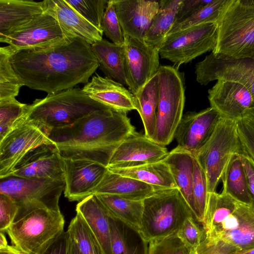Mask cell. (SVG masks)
I'll use <instances>...</instances> for the list:
<instances>
[{"mask_svg":"<svg viewBox=\"0 0 254 254\" xmlns=\"http://www.w3.org/2000/svg\"><path fill=\"white\" fill-rule=\"evenodd\" d=\"M10 62L24 85L48 94L87 84L99 67L91 45L78 37L49 48L18 51Z\"/></svg>","mask_w":254,"mask_h":254,"instance_id":"obj_1","label":"cell"},{"mask_svg":"<svg viewBox=\"0 0 254 254\" xmlns=\"http://www.w3.org/2000/svg\"><path fill=\"white\" fill-rule=\"evenodd\" d=\"M134 132L126 113L107 108L53 129L49 138L64 159L87 160L107 167L117 147Z\"/></svg>","mask_w":254,"mask_h":254,"instance_id":"obj_2","label":"cell"},{"mask_svg":"<svg viewBox=\"0 0 254 254\" xmlns=\"http://www.w3.org/2000/svg\"><path fill=\"white\" fill-rule=\"evenodd\" d=\"M202 228L207 238L240 250L254 248V210L222 192L208 193Z\"/></svg>","mask_w":254,"mask_h":254,"instance_id":"obj_3","label":"cell"},{"mask_svg":"<svg viewBox=\"0 0 254 254\" xmlns=\"http://www.w3.org/2000/svg\"><path fill=\"white\" fill-rule=\"evenodd\" d=\"M109 108L73 88L37 99L26 108L25 119L43 130L49 136L55 128L69 126L94 112Z\"/></svg>","mask_w":254,"mask_h":254,"instance_id":"obj_4","label":"cell"},{"mask_svg":"<svg viewBox=\"0 0 254 254\" xmlns=\"http://www.w3.org/2000/svg\"><path fill=\"white\" fill-rule=\"evenodd\" d=\"M61 211L37 203L19 207L16 217L6 231L11 246L20 254H36L64 231Z\"/></svg>","mask_w":254,"mask_h":254,"instance_id":"obj_5","label":"cell"},{"mask_svg":"<svg viewBox=\"0 0 254 254\" xmlns=\"http://www.w3.org/2000/svg\"><path fill=\"white\" fill-rule=\"evenodd\" d=\"M217 23V43L211 52L215 57L240 59L254 56V4L249 0H229Z\"/></svg>","mask_w":254,"mask_h":254,"instance_id":"obj_6","label":"cell"},{"mask_svg":"<svg viewBox=\"0 0 254 254\" xmlns=\"http://www.w3.org/2000/svg\"><path fill=\"white\" fill-rule=\"evenodd\" d=\"M192 211L178 188L157 190L143 200L140 232L148 242L177 232Z\"/></svg>","mask_w":254,"mask_h":254,"instance_id":"obj_7","label":"cell"},{"mask_svg":"<svg viewBox=\"0 0 254 254\" xmlns=\"http://www.w3.org/2000/svg\"><path fill=\"white\" fill-rule=\"evenodd\" d=\"M158 74L159 99L156 129L152 140L165 146L175 137L183 116L185 101L184 78L183 73L171 65L160 66Z\"/></svg>","mask_w":254,"mask_h":254,"instance_id":"obj_8","label":"cell"},{"mask_svg":"<svg viewBox=\"0 0 254 254\" xmlns=\"http://www.w3.org/2000/svg\"><path fill=\"white\" fill-rule=\"evenodd\" d=\"M241 154L237 121L221 118L209 140L193 155L206 176L208 193L216 191L234 156Z\"/></svg>","mask_w":254,"mask_h":254,"instance_id":"obj_9","label":"cell"},{"mask_svg":"<svg viewBox=\"0 0 254 254\" xmlns=\"http://www.w3.org/2000/svg\"><path fill=\"white\" fill-rule=\"evenodd\" d=\"M218 33L217 23H207L167 35L159 49V55L174 64L178 69L196 57L215 48Z\"/></svg>","mask_w":254,"mask_h":254,"instance_id":"obj_10","label":"cell"},{"mask_svg":"<svg viewBox=\"0 0 254 254\" xmlns=\"http://www.w3.org/2000/svg\"><path fill=\"white\" fill-rule=\"evenodd\" d=\"M72 38L63 30L53 16L44 11L11 32L0 36V42L8 44L14 54L21 50L61 45Z\"/></svg>","mask_w":254,"mask_h":254,"instance_id":"obj_11","label":"cell"},{"mask_svg":"<svg viewBox=\"0 0 254 254\" xmlns=\"http://www.w3.org/2000/svg\"><path fill=\"white\" fill-rule=\"evenodd\" d=\"M0 193L6 194L17 202L18 207L38 203L51 210L60 211V197L65 182L38 180L9 176L0 179Z\"/></svg>","mask_w":254,"mask_h":254,"instance_id":"obj_12","label":"cell"},{"mask_svg":"<svg viewBox=\"0 0 254 254\" xmlns=\"http://www.w3.org/2000/svg\"><path fill=\"white\" fill-rule=\"evenodd\" d=\"M51 142L43 130L24 119L0 140V179L10 176L29 151Z\"/></svg>","mask_w":254,"mask_h":254,"instance_id":"obj_13","label":"cell"},{"mask_svg":"<svg viewBox=\"0 0 254 254\" xmlns=\"http://www.w3.org/2000/svg\"><path fill=\"white\" fill-rule=\"evenodd\" d=\"M125 65L127 86L134 95L157 72L159 50L144 40L124 35Z\"/></svg>","mask_w":254,"mask_h":254,"instance_id":"obj_14","label":"cell"},{"mask_svg":"<svg viewBox=\"0 0 254 254\" xmlns=\"http://www.w3.org/2000/svg\"><path fill=\"white\" fill-rule=\"evenodd\" d=\"M10 176L64 181V159L53 142L44 143L29 151Z\"/></svg>","mask_w":254,"mask_h":254,"instance_id":"obj_15","label":"cell"},{"mask_svg":"<svg viewBox=\"0 0 254 254\" xmlns=\"http://www.w3.org/2000/svg\"><path fill=\"white\" fill-rule=\"evenodd\" d=\"M168 153L165 146L135 132L117 147L107 168H128L155 163L163 160Z\"/></svg>","mask_w":254,"mask_h":254,"instance_id":"obj_16","label":"cell"},{"mask_svg":"<svg viewBox=\"0 0 254 254\" xmlns=\"http://www.w3.org/2000/svg\"><path fill=\"white\" fill-rule=\"evenodd\" d=\"M221 118L211 107L187 113L183 116L175 132L178 146L195 155L209 140Z\"/></svg>","mask_w":254,"mask_h":254,"instance_id":"obj_17","label":"cell"},{"mask_svg":"<svg viewBox=\"0 0 254 254\" xmlns=\"http://www.w3.org/2000/svg\"><path fill=\"white\" fill-rule=\"evenodd\" d=\"M64 195L70 201H81L93 194L108 169L95 161L64 159Z\"/></svg>","mask_w":254,"mask_h":254,"instance_id":"obj_18","label":"cell"},{"mask_svg":"<svg viewBox=\"0 0 254 254\" xmlns=\"http://www.w3.org/2000/svg\"><path fill=\"white\" fill-rule=\"evenodd\" d=\"M210 107L221 118L237 121L254 108V97L243 85L236 82L217 80L208 91Z\"/></svg>","mask_w":254,"mask_h":254,"instance_id":"obj_19","label":"cell"},{"mask_svg":"<svg viewBox=\"0 0 254 254\" xmlns=\"http://www.w3.org/2000/svg\"><path fill=\"white\" fill-rule=\"evenodd\" d=\"M124 35L143 40L155 15L159 1L113 0Z\"/></svg>","mask_w":254,"mask_h":254,"instance_id":"obj_20","label":"cell"},{"mask_svg":"<svg viewBox=\"0 0 254 254\" xmlns=\"http://www.w3.org/2000/svg\"><path fill=\"white\" fill-rule=\"evenodd\" d=\"M45 12L53 16L72 38H80L92 45L102 39L103 32L82 17L66 0L43 1Z\"/></svg>","mask_w":254,"mask_h":254,"instance_id":"obj_21","label":"cell"},{"mask_svg":"<svg viewBox=\"0 0 254 254\" xmlns=\"http://www.w3.org/2000/svg\"><path fill=\"white\" fill-rule=\"evenodd\" d=\"M82 89L91 99L115 110L127 113L135 110L134 95L107 76H92Z\"/></svg>","mask_w":254,"mask_h":254,"instance_id":"obj_22","label":"cell"},{"mask_svg":"<svg viewBox=\"0 0 254 254\" xmlns=\"http://www.w3.org/2000/svg\"><path fill=\"white\" fill-rule=\"evenodd\" d=\"M76 211L90 228L105 254H112L109 213L97 195L93 194L80 201Z\"/></svg>","mask_w":254,"mask_h":254,"instance_id":"obj_23","label":"cell"},{"mask_svg":"<svg viewBox=\"0 0 254 254\" xmlns=\"http://www.w3.org/2000/svg\"><path fill=\"white\" fill-rule=\"evenodd\" d=\"M157 190L150 185L108 169L94 194H113L127 199L144 200Z\"/></svg>","mask_w":254,"mask_h":254,"instance_id":"obj_24","label":"cell"},{"mask_svg":"<svg viewBox=\"0 0 254 254\" xmlns=\"http://www.w3.org/2000/svg\"><path fill=\"white\" fill-rule=\"evenodd\" d=\"M162 161L169 167L177 188L193 213V156L177 146L169 152Z\"/></svg>","mask_w":254,"mask_h":254,"instance_id":"obj_25","label":"cell"},{"mask_svg":"<svg viewBox=\"0 0 254 254\" xmlns=\"http://www.w3.org/2000/svg\"><path fill=\"white\" fill-rule=\"evenodd\" d=\"M44 12L43 1L0 0V36L11 32Z\"/></svg>","mask_w":254,"mask_h":254,"instance_id":"obj_26","label":"cell"},{"mask_svg":"<svg viewBox=\"0 0 254 254\" xmlns=\"http://www.w3.org/2000/svg\"><path fill=\"white\" fill-rule=\"evenodd\" d=\"M112 254H148L149 242L140 232L109 214Z\"/></svg>","mask_w":254,"mask_h":254,"instance_id":"obj_27","label":"cell"},{"mask_svg":"<svg viewBox=\"0 0 254 254\" xmlns=\"http://www.w3.org/2000/svg\"><path fill=\"white\" fill-rule=\"evenodd\" d=\"M91 48L98 62L99 67L107 77L127 86L124 46H118L102 39L92 44Z\"/></svg>","mask_w":254,"mask_h":254,"instance_id":"obj_28","label":"cell"},{"mask_svg":"<svg viewBox=\"0 0 254 254\" xmlns=\"http://www.w3.org/2000/svg\"><path fill=\"white\" fill-rule=\"evenodd\" d=\"M135 110L143 124L145 135L152 139L157 120V110L159 99L158 72L134 95Z\"/></svg>","mask_w":254,"mask_h":254,"instance_id":"obj_29","label":"cell"},{"mask_svg":"<svg viewBox=\"0 0 254 254\" xmlns=\"http://www.w3.org/2000/svg\"><path fill=\"white\" fill-rule=\"evenodd\" d=\"M108 169L150 185L157 190L177 188L169 167L162 160L131 168Z\"/></svg>","mask_w":254,"mask_h":254,"instance_id":"obj_30","label":"cell"},{"mask_svg":"<svg viewBox=\"0 0 254 254\" xmlns=\"http://www.w3.org/2000/svg\"><path fill=\"white\" fill-rule=\"evenodd\" d=\"M223 182L222 193L226 194L236 201L251 206V200L247 175L241 154L233 156L228 164L221 179Z\"/></svg>","mask_w":254,"mask_h":254,"instance_id":"obj_31","label":"cell"},{"mask_svg":"<svg viewBox=\"0 0 254 254\" xmlns=\"http://www.w3.org/2000/svg\"><path fill=\"white\" fill-rule=\"evenodd\" d=\"M183 0H162L160 7L144 37V42L158 50L176 20Z\"/></svg>","mask_w":254,"mask_h":254,"instance_id":"obj_32","label":"cell"},{"mask_svg":"<svg viewBox=\"0 0 254 254\" xmlns=\"http://www.w3.org/2000/svg\"><path fill=\"white\" fill-rule=\"evenodd\" d=\"M112 216L140 231L143 200H133L109 194H95Z\"/></svg>","mask_w":254,"mask_h":254,"instance_id":"obj_33","label":"cell"},{"mask_svg":"<svg viewBox=\"0 0 254 254\" xmlns=\"http://www.w3.org/2000/svg\"><path fill=\"white\" fill-rule=\"evenodd\" d=\"M13 52L8 46L0 48V101L14 99L24 86L10 62Z\"/></svg>","mask_w":254,"mask_h":254,"instance_id":"obj_34","label":"cell"},{"mask_svg":"<svg viewBox=\"0 0 254 254\" xmlns=\"http://www.w3.org/2000/svg\"><path fill=\"white\" fill-rule=\"evenodd\" d=\"M67 231L80 254H105L98 241L81 216L76 213Z\"/></svg>","mask_w":254,"mask_h":254,"instance_id":"obj_35","label":"cell"},{"mask_svg":"<svg viewBox=\"0 0 254 254\" xmlns=\"http://www.w3.org/2000/svg\"><path fill=\"white\" fill-rule=\"evenodd\" d=\"M229 1V0H212L191 15L174 23L168 35L196 25L217 23Z\"/></svg>","mask_w":254,"mask_h":254,"instance_id":"obj_36","label":"cell"},{"mask_svg":"<svg viewBox=\"0 0 254 254\" xmlns=\"http://www.w3.org/2000/svg\"><path fill=\"white\" fill-rule=\"evenodd\" d=\"M208 193L205 175L196 158L193 156L192 184V195L194 206L193 214L196 220L202 225L204 219Z\"/></svg>","mask_w":254,"mask_h":254,"instance_id":"obj_37","label":"cell"},{"mask_svg":"<svg viewBox=\"0 0 254 254\" xmlns=\"http://www.w3.org/2000/svg\"><path fill=\"white\" fill-rule=\"evenodd\" d=\"M26 106L15 98L0 101V140L24 120Z\"/></svg>","mask_w":254,"mask_h":254,"instance_id":"obj_38","label":"cell"},{"mask_svg":"<svg viewBox=\"0 0 254 254\" xmlns=\"http://www.w3.org/2000/svg\"><path fill=\"white\" fill-rule=\"evenodd\" d=\"M241 155L254 169V108L237 120Z\"/></svg>","mask_w":254,"mask_h":254,"instance_id":"obj_39","label":"cell"},{"mask_svg":"<svg viewBox=\"0 0 254 254\" xmlns=\"http://www.w3.org/2000/svg\"><path fill=\"white\" fill-rule=\"evenodd\" d=\"M66 1L88 22L102 31L101 22L108 0H66Z\"/></svg>","mask_w":254,"mask_h":254,"instance_id":"obj_40","label":"cell"},{"mask_svg":"<svg viewBox=\"0 0 254 254\" xmlns=\"http://www.w3.org/2000/svg\"><path fill=\"white\" fill-rule=\"evenodd\" d=\"M192 250L179 237L176 232L150 241L148 254H191Z\"/></svg>","mask_w":254,"mask_h":254,"instance_id":"obj_41","label":"cell"},{"mask_svg":"<svg viewBox=\"0 0 254 254\" xmlns=\"http://www.w3.org/2000/svg\"><path fill=\"white\" fill-rule=\"evenodd\" d=\"M101 28L106 36L117 45H124L125 38L113 0L108 1L101 22Z\"/></svg>","mask_w":254,"mask_h":254,"instance_id":"obj_42","label":"cell"},{"mask_svg":"<svg viewBox=\"0 0 254 254\" xmlns=\"http://www.w3.org/2000/svg\"><path fill=\"white\" fill-rule=\"evenodd\" d=\"M196 222L198 221L194 217L188 218L177 232L179 237L192 249L200 243L205 236L203 228Z\"/></svg>","mask_w":254,"mask_h":254,"instance_id":"obj_43","label":"cell"},{"mask_svg":"<svg viewBox=\"0 0 254 254\" xmlns=\"http://www.w3.org/2000/svg\"><path fill=\"white\" fill-rule=\"evenodd\" d=\"M238 250L240 249L223 240L204 236L200 243L192 250L191 254H231Z\"/></svg>","mask_w":254,"mask_h":254,"instance_id":"obj_44","label":"cell"},{"mask_svg":"<svg viewBox=\"0 0 254 254\" xmlns=\"http://www.w3.org/2000/svg\"><path fill=\"white\" fill-rule=\"evenodd\" d=\"M18 208L14 199L6 194L0 193V231L6 233L14 221Z\"/></svg>","mask_w":254,"mask_h":254,"instance_id":"obj_45","label":"cell"},{"mask_svg":"<svg viewBox=\"0 0 254 254\" xmlns=\"http://www.w3.org/2000/svg\"><path fill=\"white\" fill-rule=\"evenodd\" d=\"M70 242V236L68 231H64L36 254H69Z\"/></svg>","mask_w":254,"mask_h":254,"instance_id":"obj_46","label":"cell"},{"mask_svg":"<svg viewBox=\"0 0 254 254\" xmlns=\"http://www.w3.org/2000/svg\"><path fill=\"white\" fill-rule=\"evenodd\" d=\"M211 1L212 0H183L177 13L174 23L189 17Z\"/></svg>","mask_w":254,"mask_h":254,"instance_id":"obj_47","label":"cell"},{"mask_svg":"<svg viewBox=\"0 0 254 254\" xmlns=\"http://www.w3.org/2000/svg\"><path fill=\"white\" fill-rule=\"evenodd\" d=\"M244 163L248 180L249 194L251 200L250 207L254 210V169L250 163L244 158Z\"/></svg>","mask_w":254,"mask_h":254,"instance_id":"obj_48","label":"cell"},{"mask_svg":"<svg viewBox=\"0 0 254 254\" xmlns=\"http://www.w3.org/2000/svg\"><path fill=\"white\" fill-rule=\"evenodd\" d=\"M4 233V232L0 231V250L7 249L10 246L8 245Z\"/></svg>","mask_w":254,"mask_h":254,"instance_id":"obj_49","label":"cell"},{"mask_svg":"<svg viewBox=\"0 0 254 254\" xmlns=\"http://www.w3.org/2000/svg\"><path fill=\"white\" fill-rule=\"evenodd\" d=\"M69 254H80L75 243L72 240L71 237H70Z\"/></svg>","mask_w":254,"mask_h":254,"instance_id":"obj_50","label":"cell"},{"mask_svg":"<svg viewBox=\"0 0 254 254\" xmlns=\"http://www.w3.org/2000/svg\"><path fill=\"white\" fill-rule=\"evenodd\" d=\"M0 254H20L16 251L11 246L4 250H0Z\"/></svg>","mask_w":254,"mask_h":254,"instance_id":"obj_51","label":"cell"},{"mask_svg":"<svg viewBox=\"0 0 254 254\" xmlns=\"http://www.w3.org/2000/svg\"><path fill=\"white\" fill-rule=\"evenodd\" d=\"M231 254H254V248L247 250H238Z\"/></svg>","mask_w":254,"mask_h":254,"instance_id":"obj_52","label":"cell"},{"mask_svg":"<svg viewBox=\"0 0 254 254\" xmlns=\"http://www.w3.org/2000/svg\"><path fill=\"white\" fill-rule=\"evenodd\" d=\"M250 2L253 4H254V0H249Z\"/></svg>","mask_w":254,"mask_h":254,"instance_id":"obj_53","label":"cell"}]
</instances>
